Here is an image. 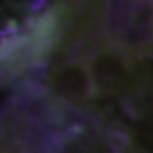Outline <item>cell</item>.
<instances>
[{
	"mask_svg": "<svg viewBox=\"0 0 153 153\" xmlns=\"http://www.w3.org/2000/svg\"><path fill=\"white\" fill-rule=\"evenodd\" d=\"M91 0H62V15L64 17H72L76 13H81L83 9H87V4Z\"/></svg>",
	"mask_w": 153,
	"mask_h": 153,
	"instance_id": "obj_1",
	"label": "cell"
}]
</instances>
